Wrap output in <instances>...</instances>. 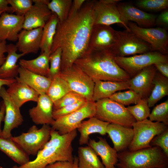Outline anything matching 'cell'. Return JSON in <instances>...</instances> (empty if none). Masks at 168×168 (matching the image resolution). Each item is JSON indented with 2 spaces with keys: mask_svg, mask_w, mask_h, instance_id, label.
I'll use <instances>...</instances> for the list:
<instances>
[{
  "mask_svg": "<svg viewBox=\"0 0 168 168\" xmlns=\"http://www.w3.org/2000/svg\"><path fill=\"white\" fill-rule=\"evenodd\" d=\"M95 1L86 0L78 12L58 24L51 52L61 49V71L71 67L87 51L94 25Z\"/></svg>",
  "mask_w": 168,
  "mask_h": 168,
  "instance_id": "cell-1",
  "label": "cell"
},
{
  "mask_svg": "<svg viewBox=\"0 0 168 168\" xmlns=\"http://www.w3.org/2000/svg\"><path fill=\"white\" fill-rule=\"evenodd\" d=\"M111 51H87L74 64L93 80L126 82L131 77L116 63Z\"/></svg>",
  "mask_w": 168,
  "mask_h": 168,
  "instance_id": "cell-2",
  "label": "cell"
},
{
  "mask_svg": "<svg viewBox=\"0 0 168 168\" xmlns=\"http://www.w3.org/2000/svg\"><path fill=\"white\" fill-rule=\"evenodd\" d=\"M119 168H168V156L159 147L152 146L118 153Z\"/></svg>",
  "mask_w": 168,
  "mask_h": 168,
  "instance_id": "cell-3",
  "label": "cell"
},
{
  "mask_svg": "<svg viewBox=\"0 0 168 168\" xmlns=\"http://www.w3.org/2000/svg\"><path fill=\"white\" fill-rule=\"evenodd\" d=\"M95 104V117L100 120L130 128L136 121L125 106L109 98L98 100Z\"/></svg>",
  "mask_w": 168,
  "mask_h": 168,
  "instance_id": "cell-4",
  "label": "cell"
},
{
  "mask_svg": "<svg viewBox=\"0 0 168 168\" xmlns=\"http://www.w3.org/2000/svg\"><path fill=\"white\" fill-rule=\"evenodd\" d=\"M51 130L49 124L43 125L40 128L33 125L26 132L17 136H12L10 138L29 156H36L50 139Z\"/></svg>",
  "mask_w": 168,
  "mask_h": 168,
  "instance_id": "cell-5",
  "label": "cell"
},
{
  "mask_svg": "<svg viewBox=\"0 0 168 168\" xmlns=\"http://www.w3.org/2000/svg\"><path fill=\"white\" fill-rule=\"evenodd\" d=\"M133 138L128 149L130 151L152 147V139L168 128V125L162 123L153 122L147 119L133 123Z\"/></svg>",
  "mask_w": 168,
  "mask_h": 168,
  "instance_id": "cell-6",
  "label": "cell"
},
{
  "mask_svg": "<svg viewBox=\"0 0 168 168\" xmlns=\"http://www.w3.org/2000/svg\"><path fill=\"white\" fill-rule=\"evenodd\" d=\"M116 63L130 77H133L144 68L158 62H168L167 55L151 51L133 56H115Z\"/></svg>",
  "mask_w": 168,
  "mask_h": 168,
  "instance_id": "cell-7",
  "label": "cell"
},
{
  "mask_svg": "<svg viewBox=\"0 0 168 168\" xmlns=\"http://www.w3.org/2000/svg\"><path fill=\"white\" fill-rule=\"evenodd\" d=\"M72 144L58 147H44L38 152L36 158L17 168H44L48 165L58 161L73 162L74 158Z\"/></svg>",
  "mask_w": 168,
  "mask_h": 168,
  "instance_id": "cell-8",
  "label": "cell"
},
{
  "mask_svg": "<svg viewBox=\"0 0 168 168\" xmlns=\"http://www.w3.org/2000/svg\"><path fill=\"white\" fill-rule=\"evenodd\" d=\"M96 111L95 102L88 101L76 111L54 120L51 125L52 129L61 135L69 133L77 129L84 119L94 117Z\"/></svg>",
  "mask_w": 168,
  "mask_h": 168,
  "instance_id": "cell-9",
  "label": "cell"
},
{
  "mask_svg": "<svg viewBox=\"0 0 168 168\" xmlns=\"http://www.w3.org/2000/svg\"><path fill=\"white\" fill-rule=\"evenodd\" d=\"M60 75L67 83L72 91L80 94L87 101H93L94 82L79 67L74 64L61 71Z\"/></svg>",
  "mask_w": 168,
  "mask_h": 168,
  "instance_id": "cell-10",
  "label": "cell"
},
{
  "mask_svg": "<svg viewBox=\"0 0 168 168\" xmlns=\"http://www.w3.org/2000/svg\"><path fill=\"white\" fill-rule=\"evenodd\" d=\"M127 26L131 31L151 46L152 51H157L165 55L168 52V34L167 29L158 27L144 28L129 21Z\"/></svg>",
  "mask_w": 168,
  "mask_h": 168,
  "instance_id": "cell-11",
  "label": "cell"
},
{
  "mask_svg": "<svg viewBox=\"0 0 168 168\" xmlns=\"http://www.w3.org/2000/svg\"><path fill=\"white\" fill-rule=\"evenodd\" d=\"M118 33V43L112 51L116 56L128 57L152 51L149 44L130 30Z\"/></svg>",
  "mask_w": 168,
  "mask_h": 168,
  "instance_id": "cell-12",
  "label": "cell"
},
{
  "mask_svg": "<svg viewBox=\"0 0 168 168\" xmlns=\"http://www.w3.org/2000/svg\"><path fill=\"white\" fill-rule=\"evenodd\" d=\"M118 31L110 26L94 25L87 51L110 50L112 52L118 43Z\"/></svg>",
  "mask_w": 168,
  "mask_h": 168,
  "instance_id": "cell-13",
  "label": "cell"
},
{
  "mask_svg": "<svg viewBox=\"0 0 168 168\" xmlns=\"http://www.w3.org/2000/svg\"><path fill=\"white\" fill-rule=\"evenodd\" d=\"M121 0H95L94 4V25L110 26L114 24H120L126 30L128 27L121 19L117 4Z\"/></svg>",
  "mask_w": 168,
  "mask_h": 168,
  "instance_id": "cell-14",
  "label": "cell"
},
{
  "mask_svg": "<svg viewBox=\"0 0 168 168\" xmlns=\"http://www.w3.org/2000/svg\"><path fill=\"white\" fill-rule=\"evenodd\" d=\"M117 6L121 20L127 26L129 21L144 28L152 27L155 25L157 14L144 12L131 3L121 1L118 3Z\"/></svg>",
  "mask_w": 168,
  "mask_h": 168,
  "instance_id": "cell-15",
  "label": "cell"
},
{
  "mask_svg": "<svg viewBox=\"0 0 168 168\" xmlns=\"http://www.w3.org/2000/svg\"><path fill=\"white\" fill-rule=\"evenodd\" d=\"M0 97L2 99L5 108L2 138H10L12 136V131L21 125L24 120L20 108L13 101L4 86L0 90Z\"/></svg>",
  "mask_w": 168,
  "mask_h": 168,
  "instance_id": "cell-16",
  "label": "cell"
},
{
  "mask_svg": "<svg viewBox=\"0 0 168 168\" xmlns=\"http://www.w3.org/2000/svg\"><path fill=\"white\" fill-rule=\"evenodd\" d=\"M34 5L24 16L23 29L30 30L43 27L52 12L47 6L48 0H33Z\"/></svg>",
  "mask_w": 168,
  "mask_h": 168,
  "instance_id": "cell-17",
  "label": "cell"
},
{
  "mask_svg": "<svg viewBox=\"0 0 168 168\" xmlns=\"http://www.w3.org/2000/svg\"><path fill=\"white\" fill-rule=\"evenodd\" d=\"M156 72L153 65L144 68L129 80V89L135 91L142 98H148L153 87V81Z\"/></svg>",
  "mask_w": 168,
  "mask_h": 168,
  "instance_id": "cell-18",
  "label": "cell"
},
{
  "mask_svg": "<svg viewBox=\"0 0 168 168\" xmlns=\"http://www.w3.org/2000/svg\"><path fill=\"white\" fill-rule=\"evenodd\" d=\"M24 16L5 12L0 15V40L16 41L23 29Z\"/></svg>",
  "mask_w": 168,
  "mask_h": 168,
  "instance_id": "cell-19",
  "label": "cell"
},
{
  "mask_svg": "<svg viewBox=\"0 0 168 168\" xmlns=\"http://www.w3.org/2000/svg\"><path fill=\"white\" fill-rule=\"evenodd\" d=\"M35 106L29 110V114L36 125H51L53 118V102L46 94L39 95Z\"/></svg>",
  "mask_w": 168,
  "mask_h": 168,
  "instance_id": "cell-20",
  "label": "cell"
},
{
  "mask_svg": "<svg viewBox=\"0 0 168 168\" xmlns=\"http://www.w3.org/2000/svg\"><path fill=\"white\" fill-rule=\"evenodd\" d=\"M43 27L22 30L19 33L16 46L20 52L25 55L37 53L40 49Z\"/></svg>",
  "mask_w": 168,
  "mask_h": 168,
  "instance_id": "cell-21",
  "label": "cell"
},
{
  "mask_svg": "<svg viewBox=\"0 0 168 168\" xmlns=\"http://www.w3.org/2000/svg\"><path fill=\"white\" fill-rule=\"evenodd\" d=\"M106 133L113 142V148L118 152L128 148L133 136V131L132 128L114 124L108 125Z\"/></svg>",
  "mask_w": 168,
  "mask_h": 168,
  "instance_id": "cell-22",
  "label": "cell"
},
{
  "mask_svg": "<svg viewBox=\"0 0 168 168\" xmlns=\"http://www.w3.org/2000/svg\"><path fill=\"white\" fill-rule=\"evenodd\" d=\"M18 75L15 78L16 81L26 84L39 95L46 93L51 81L46 76L35 74L20 66Z\"/></svg>",
  "mask_w": 168,
  "mask_h": 168,
  "instance_id": "cell-23",
  "label": "cell"
},
{
  "mask_svg": "<svg viewBox=\"0 0 168 168\" xmlns=\"http://www.w3.org/2000/svg\"><path fill=\"white\" fill-rule=\"evenodd\" d=\"M98 138L97 141L90 139L88 145L100 157L105 168H116L115 166L118 161V152L110 147L105 138Z\"/></svg>",
  "mask_w": 168,
  "mask_h": 168,
  "instance_id": "cell-24",
  "label": "cell"
},
{
  "mask_svg": "<svg viewBox=\"0 0 168 168\" xmlns=\"http://www.w3.org/2000/svg\"><path fill=\"white\" fill-rule=\"evenodd\" d=\"M6 90L13 101L19 108L27 102H37L40 95L26 84L16 80Z\"/></svg>",
  "mask_w": 168,
  "mask_h": 168,
  "instance_id": "cell-25",
  "label": "cell"
},
{
  "mask_svg": "<svg viewBox=\"0 0 168 168\" xmlns=\"http://www.w3.org/2000/svg\"><path fill=\"white\" fill-rule=\"evenodd\" d=\"M92 96L94 102L104 98H109L115 93L129 89V80L126 82L103 81L95 80Z\"/></svg>",
  "mask_w": 168,
  "mask_h": 168,
  "instance_id": "cell-26",
  "label": "cell"
},
{
  "mask_svg": "<svg viewBox=\"0 0 168 168\" xmlns=\"http://www.w3.org/2000/svg\"><path fill=\"white\" fill-rule=\"evenodd\" d=\"M16 45L7 44V55L5 62L0 67V78L3 79H15L18 75L19 66L17 64L18 60L25 54L17 53Z\"/></svg>",
  "mask_w": 168,
  "mask_h": 168,
  "instance_id": "cell-27",
  "label": "cell"
},
{
  "mask_svg": "<svg viewBox=\"0 0 168 168\" xmlns=\"http://www.w3.org/2000/svg\"><path fill=\"white\" fill-rule=\"evenodd\" d=\"M83 121L77 129L80 133L79 143L80 145L88 144L90 135L98 133L104 135L106 134V128L109 123L102 121L95 117Z\"/></svg>",
  "mask_w": 168,
  "mask_h": 168,
  "instance_id": "cell-28",
  "label": "cell"
},
{
  "mask_svg": "<svg viewBox=\"0 0 168 168\" xmlns=\"http://www.w3.org/2000/svg\"><path fill=\"white\" fill-rule=\"evenodd\" d=\"M51 53V51H45L32 59H20V66L35 74L47 77L49 71Z\"/></svg>",
  "mask_w": 168,
  "mask_h": 168,
  "instance_id": "cell-29",
  "label": "cell"
},
{
  "mask_svg": "<svg viewBox=\"0 0 168 168\" xmlns=\"http://www.w3.org/2000/svg\"><path fill=\"white\" fill-rule=\"evenodd\" d=\"M0 150L20 166L30 161L29 155L10 138L0 137Z\"/></svg>",
  "mask_w": 168,
  "mask_h": 168,
  "instance_id": "cell-30",
  "label": "cell"
},
{
  "mask_svg": "<svg viewBox=\"0 0 168 168\" xmlns=\"http://www.w3.org/2000/svg\"><path fill=\"white\" fill-rule=\"evenodd\" d=\"M153 84V88L147 99L149 107L153 106L159 100L168 95V78L156 72Z\"/></svg>",
  "mask_w": 168,
  "mask_h": 168,
  "instance_id": "cell-31",
  "label": "cell"
},
{
  "mask_svg": "<svg viewBox=\"0 0 168 168\" xmlns=\"http://www.w3.org/2000/svg\"><path fill=\"white\" fill-rule=\"evenodd\" d=\"M78 154V168H105L98 156L88 145L79 147Z\"/></svg>",
  "mask_w": 168,
  "mask_h": 168,
  "instance_id": "cell-32",
  "label": "cell"
},
{
  "mask_svg": "<svg viewBox=\"0 0 168 168\" xmlns=\"http://www.w3.org/2000/svg\"><path fill=\"white\" fill-rule=\"evenodd\" d=\"M59 22L57 15L52 12L50 18L43 27L40 46L41 53L51 51Z\"/></svg>",
  "mask_w": 168,
  "mask_h": 168,
  "instance_id": "cell-33",
  "label": "cell"
},
{
  "mask_svg": "<svg viewBox=\"0 0 168 168\" xmlns=\"http://www.w3.org/2000/svg\"><path fill=\"white\" fill-rule=\"evenodd\" d=\"M71 91L67 83L59 75L51 80L46 94L54 103Z\"/></svg>",
  "mask_w": 168,
  "mask_h": 168,
  "instance_id": "cell-34",
  "label": "cell"
},
{
  "mask_svg": "<svg viewBox=\"0 0 168 168\" xmlns=\"http://www.w3.org/2000/svg\"><path fill=\"white\" fill-rule=\"evenodd\" d=\"M72 2V0H52L47 5L49 10L57 15L59 22H61L68 18Z\"/></svg>",
  "mask_w": 168,
  "mask_h": 168,
  "instance_id": "cell-35",
  "label": "cell"
},
{
  "mask_svg": "<svg viewBox=\"0 0 168 168\" xmlns=\"http://www.w3.org/2000/svg\"><path fill=\"white\" fill-rule=\"evenodd\" d=\"M147 99L142 98L135 105L126 107L136 121H143L149 117L150 112Z\"/></svg>",
  "mask_w": 168,
  "mask_h": 168,
  "instance_id": "cell-36",
  "label": "cell"
},
{
  "mask_svg": "<svg viewBox=\"0 0 168 168\" xmlns=\"http://www.w3.org/2000/svg\"><path fill=\"white\" fill-rule=\"evenodd\" d=\"M109 98L124 106H128L131 104H136L142 97L134 91L129 90L126 91L117 92Z\"/></svg>",
  "mask_w": 168,
  "mask_h": 168,
  "instance_id": "cell-37",
  "label": "cell"
},
{
  "mask_svg": "<svg viewBox=\"0 0 168 168\" xmlns=\"http://www.w3.org/2000/svg\"><path fill=\"white\" fill-rule=\"evenodd\" d=\"M135 6L138 8L152 12H157L167 9L168 0H138Z\"/></svg>",
  "mask_w": 168,
  "mask_h": 168,
  "instance_id": "cell-38",
  "label": "cell"
},
{
  "mask_svg": "<svg viewBox=\"0 0 168 168\" xmlns=\"http://www.w3.org/2000/svg\"><path fill=\"white\" fill-rule=\"evenodd\" d=\"M153 122L162 123L168 125V99L156 105L152 110L148 117Z\"/></svg>",
  "mask_w": 168,
  "mask_h": 168,
  "instance_id": "cell-39",
  "label": "cell"
},
{
  "mask_svg": "<svg viewBox=\"0 0 168 168\" xmlns=\"http://www.w3.org/2000/svg\"><path fill=\"white\" fill-rule=\"evenodd\" d=\"M62 54L61 49L58 48L50 54L49 71L47 77L51 80L60 74Z\"/></svg>",
  "mask_w": 168,
  "mask_h": 168,
  "instance_id": "cell-40",
  "label": "cell"
},
{
  "mask_svg": "<svg viewBox=\"0 0 168 168\" xmlns=\"http://www.w3.org/2000/svg\"><path fill=\"white\" fill-rule=\"evenodd\" d=\"M84 100L86 99L80 94L73 91H70L53 103V110Z\"/></svg>",
  "mask_w": 168,
  "mask_h": 168,
  "instance_id": "cell-41",
  "label": "cell"
},
{
  "mask_svg": "<svg viewBox=\"0 0 168 168\" xmlns=\"http://www.w3.org/2000/svg\"><path fill=\"white\" fill-rule=\"evenodd\" d=\"M15 14L24 16L33 5L31 0H7Z\"/></svg>",
  "mask_w": 168,
  "mask_h": 168,
  "instance_id": "cell-42",
  "label": "cell"
},
{
  "mask_svg": "<svg viewBox=\"0 0 168 168\" xmlns=\"http://www.w3.org/2000/svg\"><path fill=\"white\" fill-rule=\"evenodd\" d=\"M88 101L86 100H84L75 104L54 110L53 112V118L54 120H55L58 118L70 114L84 106Z\"/></svg>",
  "mask_w": 168,
  "mask_h": 168,
  "instance_id": "cell-43",
  "label": "cell"
},
{
  "mask_svg": "<svg viewBox=\"0 0 168 168\" xmlns=\"http://www.w3.org/2000/svg\"><path fill=\"white\" fill-rule=\"evenodd\" d=\"M150 145L159 147L168 156V128L155 136L151 140Z\"/></svg>",
  "mask_w": 168,
  "mask_h": 168,
  "instance_id": "cell-44",
  "label": "cell"
},
{
  "mask_svg": "<svg viewBox=\"0 0 168 168\" xmlns=\"http://www.w3.org/2000/svg\"><path fill=\"white\" fill-rule=\"evenodd\" d=\"M155 25L159 27L167 29L168 27V10L167 9L162 11L156 17Z\"/></svg>",
  "mask_w": 168,
  "mask_h": 168,
  "instance_id": "cell-45",
  "label": "cell"
},
{
  "mask_svg": "<svg viewBox=\"0 0 168 168\" xmlns=\"http://www.w3.org/2000/svg\"><path fill=\"white\" fill-rule=\"evenodd\" d=\"M44 168H73V163L67 161H58L48 165Z\"/></svg>",
  "mask_w": 168,
  "mask_h": 168,
  "instance_id": "cell-46",
  "label": "cell"
},
{
  "mask_svg": "<svg viewBox=\"0 0 168 168\" xmlns=\"http://www.w3.org/2000/svg\"><path fill=\"white\" fill-rule=\"evenodd\" d=\"M153 65L161 74L168 78V62H158Z\"/></svg>",
  "mask_w": 168,
  "mask_h": 168,
  "instance_id": "cell-47",
  "label": "cell"
},
{
  "mask_svg": "<svg viewBox=\"0 0 168 168\" xmlns=\"http://www.w3.org/2000/svg\"><path fill=\"white\" fill-rule=\"evenodd\" d=\"M86 1L85 0H73L69 15L74 14L78 12L80 10Z\"/></svg>",
  "mask_w": 168,
  "mask_h": 168,
  "instance_id": "cell-48",
  "label": "cell"
},
{
  "mask_svg": "<svg viewBox=\"0 0 168 168\" xmlns=\"http://www.w3.org/2000/svg\"><path fill=\"white\" fill-rule=\"evenodd\" d=\"M7 52V44L6 41H1L0 43V67L5 61V53Z\"/></svg>",
  "mask_w": 168,
  "mask_h": 168,
  "instance_id": "cell-49",
  "label": "cell"
},
{
  "mask_svg": "<svg viewBox=\"0 0 168 168\" xmlns=\"http://www.w3.org/2000/svg\"><path fill=\"white\" fill-rule=\"evenodd\" d=\"M7 0H0V11L10 13H13V10L11 6H9Z\"/></svg>",
  "mask_w": 168,
  "mask_h": 168,
  "instance_id": "cell-50",
  "label": "cell"
},
{
  "mask_svg": "<svg viewBox=\"0 0 168 168\" xmlns=\"http://www.w3.org/2000/svg\"><path fill=\"white\" fill-rule=\"evenodd\" d=\"M5 106L3 100L0 103V137L2 138V130L1 129V124L4 121L5 115Z\"/></svg>",
  "mask_w": 168,
  "mask_h": 168,
  "instance_id": "cell-51",
  "label": "cell"
},
{
  "mask_svg": "<svg viewBox=\"0 0 168 168\" xmlns=\"http://www.w3.org/2000/svg\"><path fill=\"white\" fill-rule=\"evenodd\" d=\"M16 81V79H3L0 78V90L5 85L9 86L12 83Z\"/></svg>",
  "mask_w": 168,
  "mask_h": 168,
  "instance_id": "cell-52",
  "label": "cell"
},
{
  "mask_svg": "<svg viewBox=\"0 0 168 168\" xmlns=\"http://www.w3.org/2000/svg\"><path fill=\"white\" fill-rule=\"evenodd\" d=\"M78 159L77 157H75L74 158L73 163V168H78Z\"/></svg>",
  "mask_w": 168,
  "mask_h": 168,
  "instance_id": "cell-53",
  "label": "cell"
},
{
  "mask_svg": "<svg viewBox=\"0 0 168 168\" xmlns=\"http://www.w3.org/2000/svg\"><path fill=\"white\" fill-rule=\"evenodd\" d=\"M18 167L16 165L14 166L12 168H17Z\"/></svg>",
  "mask_w": 168,
  "mask_h": 168,
  "instance_id": "cell-54",
  "label": "cell"
},
{
  "mask_svg": "<svg viewBox=\"0 0 168 168\" xmlns=\"http://www.w3.org/2000/svg\"><path fill=\"white\" fill-rule=\"evenodd\" d=\"M4 12L2 11H0V15L1 14ZM1 41L0 40V43L1 42Z\"/></svg>",
  "mask_w": 168,
  "mask_h": 168,
  "instance_id": "cell-55",
  "label": "cell"
},
{
  "mask_svg": "<svg viewBox=\"0 0 168 168\" xmlns=\"http://www.w3.org/2000/svg\"></svg>",
  "mask_w": 168,
  "mask_h": 168,
  "instance_id": "cell-56",
  "label": "cell"
},
{
  "mask_svg": "<svg viewBox=\"0 0 168 168\" xmlns=\"http://www.w3.org/2000/svg\"></svg>",
  "mask_w": 168,
  "mask_h": 168,
  "instance_id": "cell-57",
  "label": "cell"
}]
</instances>
